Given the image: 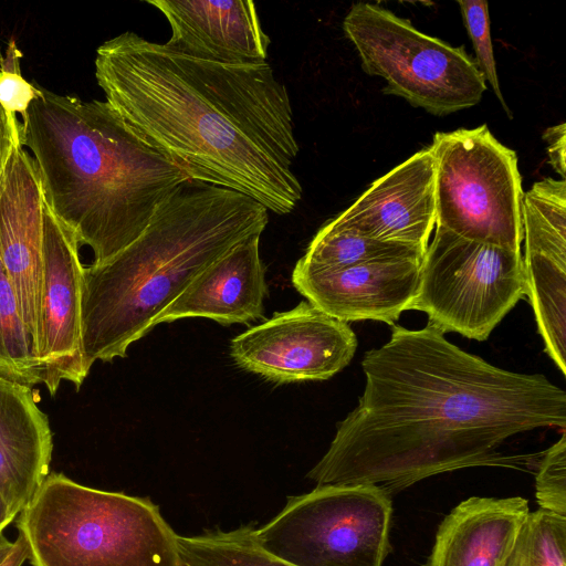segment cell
Segmentation results:
<instances>
[{
    "mask_svg": "<svg viewBox=\"0 0 566 566\" xmlns=\"http://www.w3.org/2000/svg\"><path fill=\"white\" fill-rule=\"evenodd\" d=\"M429 323L392 325L368 350L357 407L307 478L316 485L367 484L388 495L423 479L472 467L521 468L509 438L566 429V392L544 375L494 366L449 342Z\"/></svg>",
    "mask_w": 566,
    "mask_h": 566,
    "instance_id": "1",
    "label": "cell"
},
{
    "mask_svg": "<svg viewBox=\"0 0 566 566\" xmlns=\"http://www.w3.org/2000/svg\"><path fill=\"white\" fill-rule=\"evenodd\" d=\"M94 64L107 104L189 179L276 214L297 206L291 99L266 61L220 63L127 31L103 42Z\"/></svg>",
    "mask_w": 566,
    "mask_h": 566,
    "instance_id": "2",
    "label": "cell"
},
{
    "mask_svg": "<svg viewBox=\"0 0 566 566\" xmlns=\"http://www.w3.org/2000/svg\"><path fill=\"white\" fill-rule=\"evenodd\" d=\"M39 87L20 124L48 207L102 264L133 243L187 175L106 101Z\"/></svg>",
    "mask_w": 566,
    "mask_h": 566,
    "instance_id": "3",
    "label": "cell"
},
{
    "mask_svg": "<svg viewBox=\"0 0 566 566\" xmlns=\"http://www.w3.org/2000/svg\"><path fill=\"white\" fill-rule=\"evenodd\" d=\"M268 209L234 190L195 180L180 185L144 232L111 260L83 269L85 365L124 358L161 313L235 244L262 234Z\"/></svg>",
    "mask_w": 566,
    "mask_h": 566,
    "instance_id": "4",
    "label": "cell"
},
{
    "mask_svg": "<svg viewBox=\"0 0 566 566\" xmlns=\"http://www.w3.org/2000/svg\"><path fill=\"white\" fill-rule=\"evenodd\" d=\"M32 566H181L178 536L149 499L46 476L18 520Z\"/></svg>",
    "mask_w": 566,
    "mask_h": 566,
    "instance_id": "5",
    "label": "cell"
},
{
    "mask_svg": "<svg viewBox=\"0 0 566 566\" xmlns=\"http://www.w3.org/2000/svg\"><path fill=\"white\" fill-rule=\"evenodd\" d=\"M363 71L386 81L385 94L443 116L480 103L486 83L464 46L428 35L378 4L358 2L343 21Z\"/></svg>",
    "mask_w": 566,
    "mask_h": 566,
    "instance_id": "6",
    "label": "cell"
},
{
    "mask_svg": "<svg viewBox=\"0 0 566 566\" xmlns=\"http://www.w3.org/2000/svg\"><path fill=\"white\" fill-rule=\"evenodd\" d=\"M429 148L436 226L470 241L521 251L524 191L515 151L485 124L438 132Z\"/></svg>",
    "mask_w": 566,
    "mask_h": 566,
    "instance_id": "7",
    "label": "cell"
},
{
    "mask_svg": "<svg viewBox=\"0 0 566 566\" xmlns=\"http://www.w3.org/2000/svg\"><path fill=\"white\" fill-rule=\"evenodd\" d=\"M389 495L375 485H316L289 497L255 535L296 566H382L389 553Z\"/></svg>",
    "mask_w": 566,
    "mask_h": 566,
    "instance_id": "8",
    "label": "cell"
},
{
    "mask_svg": "<svg viewBox=\"0 0 566 566\" xmlns=\"http://www.w3.org/2000/svg\"><path fill=\"white\" fill-rule=\"evenodd\" d=\"M523 296L521 251L470 241L436 226L409 310L424 312L443 333L483 342Z\"/></svg>",
    "mask_w": 566,
    "mask_h": 566,
    "instance_id": "9",
    "label": "cell"
},
{
    "mask_svg": "<svg viewBox=\"0 0 566 566\" xmlns=\"http://www.w3.org/2000/svg\"><path fill=\"white\" fill-rule=\"evenodd\" d=\"M356 349L348 323L308 302L274 313L230 345L240 368L276 384L328 379L350 363Z\"/></svg>",
    "mask_w": 566,
    "mask_h": 566,
    "instance_id": "10",
    "label": "cell"
},
{
    "mask_svg": "<svg viewBox=\"0 0 566 566\" xmlns=\"http://www.w3.org/2000/svg\"><path fill=\"white\" fill-rule=\"evenodd\" d=\"M44 199V198H43ZM74 233L43 202L42 277L35 358L55 395L61 381L81 387L90 373L82 348L83 269Z\"/></svg>",
    "mask_w": 566,
    "mask_h": 566,
    "instance_id": "11",
    "label": "cell"
},
{
    "mask_svg": "<svg viewBox=\"0 0 566 566\" xmlns=\"http://www.w3.org/2000/svg\"><path fill=\"white\" fill-rule=\"evenodd\" d=\"M19 133L14 134L0 174V260L15 293L35 355L44 199L33 159L24 150Z\"/></svg>",
    "mask_w": 566,
    "mask_h": 566,
    "instance_id": "12",
    "label": "cell"
},
{
    "mask_svg": "<svg viewBox=\"0 0 566 566\" xmlns=\"http://www.w3.org/2000/svg\"><path fill=\"white\" fill-rule=\"evenodd\" d=\"M325 224L426 252L436 226L434 164L429 146L375 180L349 208Z\"/></svg>",
    "mask_w": 566,
    "mask_h": 566,
    "instance_id": "13",
    "label": "cell"
},
{
    "mask_svg": "<svg viewBox=\"0 0 566 566\" xmlns=\"http://www.w3.org/2000/svg\"><path fill=\"white\" fill-rule=\"evenodd\" d=\"M420 264L388 260L339 270L295 266L292 282L308 303L336 319H373L392 326L416 296Z\"/></svg>",
    "mask_w": 566,
    "mask_h": 566,
    "instance_id": "14",
    "label": "cell"
},
{
    "mask_svg": "<svg viewBox=\"0 0 566 566\" xmlns=\"http://www.w3.org/2000/svg\"><path fill=\"white\" fill-rule=\"evenodd\" d=\"M167 19V45L184 54L220 63L265 61L270 38L255 4L243 0H153Z\"/></svg>",
    "mask_w": 566,
    "mask_h": 566,
    "instance_id": "15",
    "label": "cell"
},
{
    "mask_svg": "<svg viewBox=\"0 0 566 566\" xmlns=\"http://www.w3.org/2000/svg\"><path fill=\"white\" fill-rule=\"evenodd\" d=\"M260 238L254 234L242 240L203 270L161 313L157 324L205 317L231 325L262 317L268 286Z\"/></svg>",
    "mask_w": 566,
    "mask_h": 566,
    "instance_id": "16",
    "label": "cell"
},
{
    "mask_svg": "<svg viewBox=\"0 0 566 566\" xmlns=\"http://www.w3.org/2000/svg\"><path fill=\"white\" fill-rule=\"evenodd\" d=\"M52 451L49 419L31 387L0 375V493L15 516L49 475Z\"/></svg>",
    "mask_w": 566,
    "mask_h": 566,
    "instance_id": "17",
    "label": "cell"
},
{
    "mask_svg": "<svg viewBox=\"0 0 566 566\" xmlns=\"http://www.w3.org/2000/svg\"><path fill=\"white\" fill-rule=\"evenodd\" d=\"M530 513L521 496H471L440 523L427 566H504Z\"/></svg>",
    "mask_w": 566,
    "mask_h": 566,
    "instance_id": "18",
    "label": "cell"
},
{
    "mask_svg": "<svg viewBox=\"0 0 566 566\" xmlns=\"http://www.w3.org/2000/svg\"><path fill=\"white\" fill-rule=\"evenodd\" d=\"M424 253L411 245L369 239L324 224L295 266L306 270H339L388 260L422 261Z\"/></svg>",
    "mask_w": 566,
    "mask_h": 566,
    "instance_id": "19",
    "label": "cell"
},
{
    "mask_svg": "<svg viewBox=\"0 0 566 566\" xmlns=\"http://www.w3.org/2000/svg\"><path fill=\"white\" fill-rule=\"evenodd\" d=\"M181 566H296L265 551L251 524L178 536Z\"/></svg>",
    "mask_w": 566,
    "mask_h": 566,
    "instance_id": "20",
    "label": "cell"
},
{
    "mask_svg": "<svg viewBox=\"0 0 566 566\" xmlns=\"http://www.w3.org/2000/svg\"><path fill=\"white\" fill-rule=\"evenodd\" d=\"M0 375L32 387L42 382L30 335L0 260Z\"/></svg>",
    "mask_w": 566,
    "mask_h": 566,
    "instance_id": "21",
    "label": "cell"
},
{
    "mask_svg": "<svg viewBox=\"0 0 566 566\" xmlns=\"http://www.w3.org/2000/svg\"><path fill=\"white\" fill-rule=\"evenodd\" d=\"M504 566H566V516L530 512Z\"/></svg>",
    "mask_w": 566,
    "mask_h": 566,
    "instance_id": "22",
    "label": "cell"
},
{
    "mask_svg": "<svg viewBox=\"0 0 566 566\" xmlns=\"http://www.w3.org/2000/svg\"><path fill=\"white\" fill-rule=\"evenodd\" d=\"M460 12L475 52V63L509 117L512 114L504 101L497 76L490 31L489 4L486 1H459Z\"/></svg>",
    "mask_w": 566,
    "mask_h": 566,
    "instance_id": "23",
    "label": "cell"
},
{
    "mask_svg": "<svg viewBox=\"0 0 566 566\" xmlns=\"http://www.w3.org/2000/svg\"><path fill=\"white\" fill-rule=\"evenodd\" d=\"M539 509L566 516V432L541 458L535 479Z\"/></svg>",
    "mask_w": 566,
    "mask_h": 566,
    "instance_id": "24",
    "label": "cell"
},
{
    "mask_svg": "<svg viewBox=\"0 0 566 566\" xmlns=\"http://www.w3.org/2000/svg\"><path fill=\"white\" fill-rule=\"evenodd\" d=\"M0 65V103L10 115L23 117L38 96L39 87L22 77L19 59L3 57Z\"/></svg>",
    "mask_w": 566,
    "mask_h": 566,
    "instance_id": "25",
    "label": "cell"
},
{
    "mask_svg": "<svg viewBox=\"0 0 566 566\" xmlns=\"http://www.w3.org/2000/svg\"><path fill=\"white\" fill-rule=\"evenodd\" d=\"M566 125H559L547 128L543 134V139L547 143V155L549 165L554 170L565 179L566 177Z\"/></svg>",
    "mask_w": 566,
    "mask_h": 566,
    "instance_id": "26",
    "label": "cell"
},
{
    "mask_svg": "<svg viewBox=\"0 0 566 566\" xmlns=\"http://www.w3.org/2000/svg\"><path fill=\"white\" fill-rule=\"evenodd\" d=\"M20 123L17 116L10 115L0 103V174L9 156L14 134Z\"/></svg>",
    "mask_w": 566,
    "mask_h": 566,
    "instance_id": "27",
    "label": "cell"
},
{
    "mask_svg": "<svg viewBox=\"0 0 566 566\" xmlns=\"http://www.w3.org/2000/svg\"><path fill=\"white\" fill-rule=\"evenodd\" d=\"M29 553L23 537L19 534L14 541L12 552L0 566H22L28 559Z\"/></svg>",
    "mask_w": 566,
    "mask_h": 566,
    "instance_id": "28",
    "label": "cell"
},
{
    "mask_svg": "<svg viewBox=\"0 0 566 566\" xmlns=\"http://www.w3.org/2000/svg\"><path fill=\"white\" fill-rule=\"evenodd\" d=\"M14 518L15 515L0 493V535Z\"/></svg>",
    "mask_w": 566,
    "mask_h": 566,
    "instance_id": "29",
    "label": "cell"
},
{
    "mask_svg": "<svg viewBox=\"0 0 566 566\" xmlns=\"http://www.w3.org/2000/svg\"><path fill=\"white\" fill-rule=\"evenodd\" d=\"M14 546V541L11 542L3 536L0 535V565L6 560L9 554L12 552Z\"/></svg>",
    "mask_w": 566,
    "mask_h": 566,
    "instance_id": "30",
    "label": "cell"
}]
</instances>
